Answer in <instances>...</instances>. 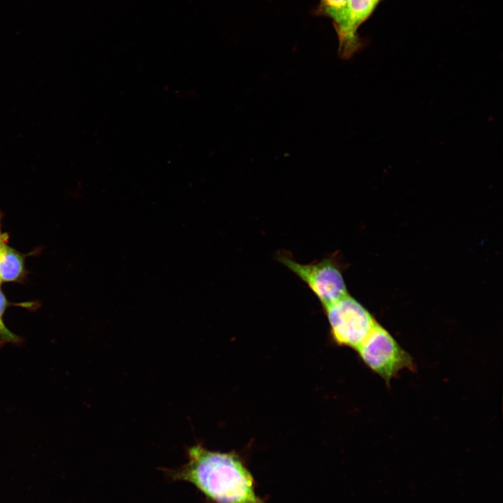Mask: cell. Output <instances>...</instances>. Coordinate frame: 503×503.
<instances>
[{
  "mask_svg": "<svg viewBox=\"0 0 503 503\" xmlns=\"http://www.w3.org/2000/svg\"><path fill=\"white\" fill-rule=\"evenodd\" d=\"M187 454L184 465L166 470L170 480L191 483L209 503H266L256 494L252 473L235 453L210 451L198 444Z\"/></svg>",
  "mask_w": 503,
  "mask_h": 503,
  "instance_id": "obj_1",
  "label": "cell"
},
{
  "mask_svg": "<svg viewBox=\"0 0 503 503\" xmlns=\"http://www.w3.org/2000/svg\"><path fill=\"white\" fill-rule=\"evenodd\" d=\"M277 259L307 284L323 307L348 294L341 267L335 256L302 264L291 253L279 252Z\"/></svg>",
  "mask_w": 503,
  "mask_h": 503,
  "instance_id": "obj_2",
  "label": "cell"
},
{
  "mask_svg": "<svg viewBox=\"0 0 503 503\" xmlns=\"http://www.w3.org/2000/svg\"><path fill=\"white\" fill-rule=\"evenodd\" d=\"M356 350L363 363L388 386L400 371L416 368L410 353L379 323Z\"/></svg>",
  "mask_w": 503,
  "mask_h": 503,
  "instance_id": "obj_3",
  "label": "cell"
},
{
  "mask_svg": "<svg viewBox=\"0 0 503 503\" xmlns=\"http://www.w3.org/2000/svg\"><path fill=\"white\" fill-rule=\"evenodd\" d=\"M333 340L357 349L378 323L372 314L349 294L323 307Z\"/></svg>",
  "mask_w": 503,
  "mask_h": 503,
  "instance_id": "obj_4",
  "label": "cell"
},
{
  "mask_svg": "<svg viewBox=\"0 0 503 503\" xmlns=\"http://www.w3.org/2000/svg\"><path fill=\"white\" fill-rule=\"evenodd\" d=\"M349 0H321L323 13L334 22L339 38V53L344 59L351 57L359 45L349 32Z\"/></svg>",
  "mask_w": 503,
  "mask_h": 503,
  "instance_id": "obj_5",
  "label": "cell"
},
{
  "mask_svg": "<svg viewBox=\"0 0 503 503\" xmlns=\"http://www.w3.org/2000/svg\"><path fill=\"white\" fill-rule=\"evenodd\" d=\"M23 257L7 245L0 249V283L19 279L24 272Z\"/></svg>",
  "mask_w": 503,
  "mask_h": 503,
  "instance_id": "obj_6",
  "label": "cell"
},
{
  "mask_svg": "<svg viewBox=\"0 0 503 503\" xmlns=\"http://www.w3.org/2000/svg\"><path fill=\"white\" fill-rule=\"evenodd\" d=\"M374 8L372 0H349V32L354 39L358 41L356 36L358 28L370 16Z\"/></svg>",
  "mask_w": 503,
  "mask_h": 503,
  "instance_id": "obj_7",
  "label": "cell"
},
{
  "mask_svg": "<svg viewBox=\"0 0 503 503\" xmlns=\"http://www.w3.org/2000/svg\"><path fill=\"white\" fill-rule=\"evenodd\" d=\"M7 304L6 298L0 289V340L4 342L15 343L19 342V337L6 328L3 321V315Z\"/></svg>",
  "mask_w": 503,
  "mask_h": 503,
  "instance_id": "obj_8",
  "label": "cell"
},
{
  "mask_svg": "<svg viewBox=\"0 0 503 503\" xmlns=\"http://www.w3.org/2000/svg\"><path fill=\"white\" fill-rule=\"evenodd\" d=\"M1 219V218H0ZM6 245V235L1 231L0 224V249Z\"/></svg>",
  "mask_w": 503,
  "mask_h": 503,
  "instance_id": "obj_9",
  "label": "cell"
},
{
  "mask_svg": "<svg viewBox=\"0 0 503 503\" xmlns=\"http://www.w3.org/2000/svg\"><path fill=\"white\" fill-rule=\"evenodd\" d=\"M379 1H380V0H372L373 3H374V5L375 6V7H376V6L377 5V3L379 2Z\"/></svg>",
  "mask_w": 503,
  "mask_h": 503,
  "instance_id": "obj_10",
  "label": "cell"
}]
</instances>
